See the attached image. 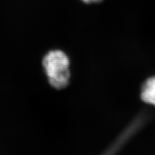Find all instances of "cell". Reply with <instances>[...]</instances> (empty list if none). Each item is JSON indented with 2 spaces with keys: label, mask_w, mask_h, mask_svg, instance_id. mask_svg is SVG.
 Listing matches in <instances>:
<instances>
[{
  "label": "cell",
  "mask_w": 155,
  "mask_h": 155,
  "mask_svg": "<svg viewBox=\"0 0 155 155\" xmlns=\"http://www.w3.org/2000/svg\"><path fill=\"white\" fill-rule=\"evenodd\" d=\"M43 65L48 80L53 87L60 89L67 85L70 76L69 61L64 52H49L43 59Z\"/></svg>",
  "instance_id": "6da1fadb"
},
{
  "label": "cell",
  "mask_w": 155,
  "mask_h": 155,
  "mask_svg": "<svg viewBox=\"0 0 155 155\" xmlns=\"http://www.w3.org/2000/svg\"><path fill=\"white\" fill-rule=\"evenodd\" d=\"M144 102L155 105V77L150 78L144 84L141 93Z\"/></svg>",
  "instance_id": "7a4b0ae2"
},
{
  "label": "cell",
  "mask_w": 155,
  "mask_h": 155,
  "mask_svg": "<svg viewBox=\"0 0 155 155\" xmlns=\"http://www.w3.org/2000/svg\"><path fill=\"white\" fill-rule=\"evenodd\" d=\"M85 3H99L102 1V0H81Z\"/></svg>",
  "instance_id": "3957f363"
}]
</instances>
